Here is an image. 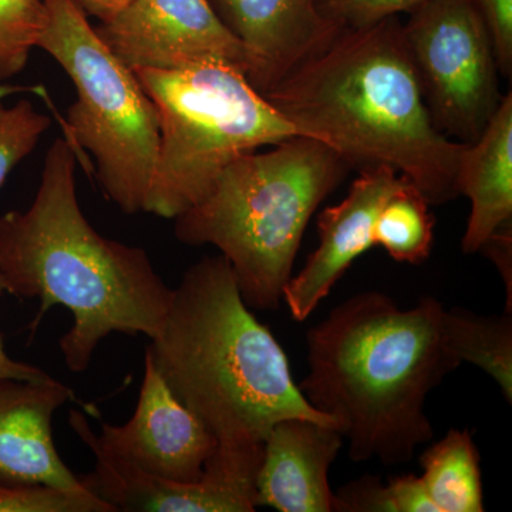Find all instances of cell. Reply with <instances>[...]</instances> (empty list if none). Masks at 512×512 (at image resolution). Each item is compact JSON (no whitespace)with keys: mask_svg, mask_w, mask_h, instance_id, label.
<instances>
[{"mask_svg":"<svg viewBox=\"0 0 512 512\" xmlns=\"http://www.w3.org/2000/svg\"><path fill=\"white\" fill-rule=\"evenodd\" d=\"M77 158L67 138H56L28 210L0 217V278L10 295L39 299L33 330L53 306L69 309L73 326L60 352L72 372L83 373L113 332L156 338L174 289L143 248L92 227L77 198Z\"/></svg>","mask_w":512,"mask_h":512,"instance_id":"obj_1","label":"cell"},{"mask_svg":"<svg viewBox=\"0 0 512 512\" xmlns=\"http://www.w3.org/2000/svg\"><path fill=\"white\" fill-rule=\"evenodd\" d=\"M265 97L301 136L332 148L350 168H393L430 205L458 197L466 144L431 119L397 16L340 30Z\"/></svg>","mask_w":512,"mask_h":512,"instance_id":"obj_2","label":"cell"},{"mask_svg":"<svg viewBox=\"0 0 512 512\" xmlns=\"http://www.w3.org/2000/svg\"><path fill=\"white\" fill-rule=\"evenodd\" d=\"M443 303L400 309L382 292L357 293L308 333V375L299 384L336 421L355 463H409L433 439L426 400L461 365L444 342Z\"/></svg>","mask_w":512,"mask_h":512,"instance_id":"obj_3","label":"cell"},{"mask_svg":"<svg viewBox=\"0 0 512 512\" xmlns=\"http://www.w3.org/2000/svg\"><path fill=\"white\" fill-rule=\"evenodd\" d=\"M146 352L218 443L264 444L272 426L289 417L338 429L293 382L284 349L249 311L221 254L187 269Z\"/></svg>","mask_w":512,"mask_h":512,"instance_id":"obj_4","label":"cell"},{"mask_svg":"<svg viewBox=\"0 0 512 512\" xmlns=\"http://www.w3.org/2000/svg\"><path fill=\"white\" fill-rule=\"evenodd\" d=\"M352 168L315 138L295 136L232 161L200 202L175 218L190 247L212 245L231 265L248 308L284 299L306 227Z\"/></svg>","mask_w":512,"mask_h":512,"instance_id":"obj_5","label":"cell"},{"mask_svg":"<svg viewBox=\"0 0 512 512\" xmlns=\"http://www.w3.org/2000/svg\"><path fill=\"white\" fill-rule=\"evenodd\" d=\"M134 73L160 123L146 214L175 220L208 194L232 161L301 136L227 60Z\"/></svg>","mask_w":512,"mask_h":512,"instance_id":"obj_6","label":"cell"},{"mask_svg":"<svg viewBox=\"0 0 512 512\" xmlns=\"http://www.w3.org/2000/svg\"><path fill=\"white\" fill-rule=\"evenodd\" d=\"M36 49L53 57L76 87L64 134L77 156L92 154L97 183L124 214L146 211L160 144L153 101L137 74L104 45L74 0H43Z\"/></svg>","mask_w":512,"mask_h":512,"instance_id":"obj_7","label":"cell"},{"mask_svg":"<svg viewBox=\"0 0 512 512\" xmlns=\"http://www.w3.org/2000/svg\"><path fill=\"white\" fill-rule=\"evenodd\" d=\"M403 36L434 124L451 140L473 144L504 97L476 3L427 0L409 13Z\"/></svg>","mask_w":512,"mask_h":512,"instance_id":"obj_8","label":"cell"},{"mask_svg":"<svg viewBox=\"0 0 512 512\" xmlns=\"http://www.w3.org/2000/svg\"><path fill=\"white\" fill-rule=\"evenodd\" d=\"M70 426L92 451L96 467L80 477L90 493L116 511L252 512L264 444L218 443L195 483H177L148 474L111 451L86 416L72 410Z\"/></svg>","mask_w":512,"mask_h":512,"instance_id":"obj_9","label":"cell"},{"mask_svg":"<svg viewBox=\"0 0 512 512\" xmlns=\"http://www.w3.org/2000/svg\"><path fill=\"white\" fill-rule=\"evenodd\" d=\"M94 30L131 70L175 69L222 59L247 72L244 47L207 0H131Z\"/></svg>","mask_w":512,"mask_h":512,"instance_id":"obj_10","label":"cell"},{"mask_svg":"<svg viewBox=\"0 0 512 512\" xmlns=\"http://www.w3.org/2000/svg\"><path fill=\"white\" fill-rule=\"evenodd\" d=\"M99 437L128 463L177 483L200 480L218 446L217 437L177 399L147 352L133 417L121 426L103 423Z\"/></svg>","mask_w":512,"mask_h":512,"instance_id":"obj_11","label":"cell"},{"mask_svg":"<svg viewBox=\"0 0 512 512\" xmlns=\"http://www.w3.org/2000/svg\"><path fill=\"white\" fill-rule=\"evenodd\" d=\"M244 47L248 82L265 94L338 36L318 0H207Z\"/></svg>","mask_w":512,"mask_h":512,"instance_id":"obj_12","label":"cell"},{"mask_svg":"<svg viewBox=\"0 0 512 512\" xmlns=\"http://www.w3.org/2000/svg\"><path fill=\"white\" fill-rule=\"evenodd\" d=\"M403 181V175L386 165L365 168L339 204L320 212L318 248L284 289L282 301L293 319L305 322L353 262L375 247L373 228L377 214Z\"/></svg>","mask_w":512,"mask_h":512,"instance_id":"obj_13","label":"cell"},{"mask_svg":"<svg viewBox=\"0 0 512 512\" xmlns=\"http://www.w3.org/2000/svg\"><path fill=\"white\" fill-rule=\"evenodd\" d=\"M70 399L73 390L55 377L0 379V485L87 490L53 441V416Z\"/></svg>","mask_w":512,"mask_h":512,"instance_id":"obj_14","label":"cell"},{"mask_svg":"<svg viewBox=\"0 0 512 512\" xmlns=\"http://www.w3.org/2000/svg\"><path fill=\"white\" fill-rule=\"evenodd\" d=\"M345 444L336 427L289 417L279 420L264 441L256 477L255 503L279 512H332L330 466Z\"/></svg>","mask_w":512,"mask_h":512,"instance_id":"obj_15","label":"cell"},{"mask_svg":"<svg viewBox=\"0 0 512 512\" xmlns=\"http://www.w3.org/2000/svg\"><path fill=\"white\" fill-rule=\"evenodd\" d=\"M458 195L470 200L464 254H476L503 225L512 222V96L505 94L493 119L466 144L457 173Z\"/></svg>","mask_w":512,"mask_h":512,"instance_id":"obj_16","label":"cell"},{"mask_svg":"<svg viewBox=\"0 0 512 512\" xmlns=\"http://www.w3.org/2000/svg\"><path fill=\"white\" fill-rule=\"evenodd\" d=\"M426 493L437 512H483L480 453L467 429L448 431L420 457Z\"/></svg>","mask_w":512,"mask_h":512,"instance_id":"obj_17","label":"cell"},{"mask_svg":"<svg viewBox=\"0 0 512 512\" xmlns=\"http://www.w3.org/2000/svg\"><path fill=\"white\" fill-rule=\"evenodd\" d=\"M443 335L451 355L487 373L511 404L512 312L483 316L464 308L444 309Z\"/></svg>","mask_w":512,"mask_h":512,"instance_id":"obj_18","label":"cell"},{"mask_svg":"<svg viewBox=\"0 0 512 512\" xmlns=\"http://www.w3.org/2000/svg\"><path fill=\"white\" fill-rule=\"evenodd\" d=\"M430 202L406 177L377 214L373 239L394 261L420 265L433 248Z\"/></svg>","mask_w":512,"mask_h":512,"instance_id":"obj_19","label":"cell"},{"mask_svg":"<svg viewBox=\"0 0 512 512\" xmlns=\"http://www.w3.org/2000/svg\"><path fill=\"white\" fill-rule=\"evenodd\" d=\"M336 512H437L423 481L414 474L390 478L386 484L365 476L343 485L333 497Z\"/></svg>","mask_w":512,"mask_h":512,"instance_id":"obj_20","label":"cell"},{"mask_svg":"<svg viewBox=\"0 0 512 512\" xmlns=\"http://www.w3.org/2000/svg\"><path fill=\"white\" fill-rule=\"evenodd\" d=\"M25 87L0 84V188L13 168L35 150L52 126V119L35 109L29 100L6 106V99Z\"/></svg>","mask_w":512,"mask_h":512,"instance_id":"obj_21","label":"cell"},{"mask_svg":"<svg viewBox=\"0 0 512 512\" xmlns=\"http://www.w3.org/2000/svg\"><path fill=\"white\" fill-rule=\"evenodd\" d=\"M43 23V0H0V84L23 72Z\"/></svg>","mask_w":512,"mask_h":512,"instance_id":"obj_22","label":"cell"},{"mask_svg":"<svg viewBox=\"0 0 512 512\" xmlns=\"http://www.w3.org/2000/svg\"><path fill=\"white\" fill-rule=\"evenodd\" d=\"M0 512H117L86 491L0 485Z\"/></svg>","mask_w":512,"mask_h":512,"instance_id":"obj_23","label":"cell"},{"mask_svg":"<svg viewBox=\"0 0 512 512\" xmlns=\"http://www.w3.org/2000/svg\"><path fill=\"white\" fill-rule=\"evenodd\" d=\"M427 0H318L326 18L340 29H360L410 13Z\"/></svg>","mask_w":512,"mask_h":512,"instance_id":"obj_24","label":"cell"},{"mask_svg":"<svg viewBox=\"0 0 512 512\" xmlns=\"http://www.w3.org/2000/svg\"><path fill=\"white\" fill-rule=\"evenodd\" d=\"M493 42L495 60L504 79L512 74V0H474Z\"/></svg>","mask_w":512,"mask_h":512,"instance_id":"obj_25","label":"cell"},{"mask_svg":"<svg viewBox=\"0 0 512 512\" xmlns=\"http://www.w3.org/2000/svg\"><path fill=\"white\" fill-rule=\"evenodd\" d=\"M478 252H483L500 272L507 295L505 312H512V222L498 228Z\"/></svg>","mask_w":512,"mask_h":512,"instance_id":"obj_26","label":"cell"},{"mask_svg":"<svg viewBox=\"0 0 512 512\" xmlns=\"http://www.w3.org/2000/svg\"><path fill=\"white\" fill-rule=\"evenodd\" d=\"M2 293H5V285H3L2 278H0V295H2ZM0 379L32 380V382H39V380L52 379V376L46 373L45 370L40 369V367L12 359V357L6 353L5 343H3L2 336H0Z\"/></svg>","mask_w":512,"mask_h":512,"instance_id":"obj_27","label":"cell"},{"mask_svg":"<svg viewBox=\"0 0 512 512\" xmlns=\"http://www.w3.org/2000/svg\"><path fill=\"white\" fill-rule=\"evenodd\" d=\"M74 2L86 12V15L96 16L101 22L126 8L131 0H74Z\"/></svg>","mask_w":512,"mask_h":512,"instance_id":"obj_28","label":"cell"}]
</instances>
